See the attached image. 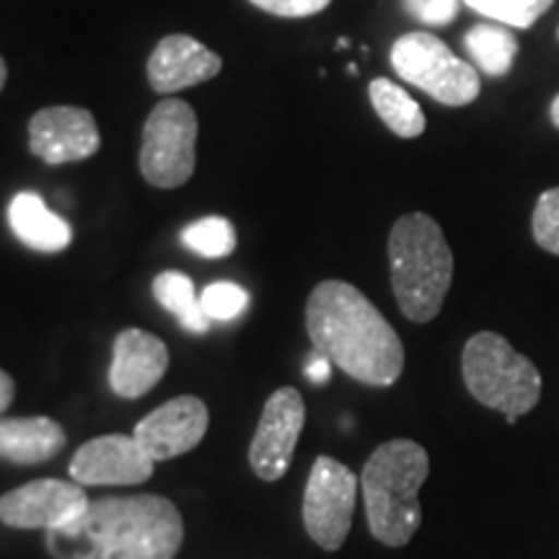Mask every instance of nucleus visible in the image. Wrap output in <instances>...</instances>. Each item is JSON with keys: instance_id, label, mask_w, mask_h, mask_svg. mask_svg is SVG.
Wrapping results in <instances>:
<instances>
[{"instance_id": "f257e3e1", "label": "nucleus", "mask_w": 559, "mask_h": 559, "mask_svg": "<svg viewBox=\"0 0 559 559\" xmlns=\"http://www.w3.org/2000/svg\"><path fill=\"white\" fill-rule=\"evenodd\" d=\"M306 330L317 353L349 379L373 389L394 386L404 370V345L386 317L355 285L324 280L306 304Z\"/></svg>"}, {"instance_id": "f03ea898", "label": "nucleus", "mask_w": 559, "mask_h": 559, "mask_svg": "<svg viewBox=\"0 0 559 559\" xmlns=\"http://www.w3.org/2000/svg\"><path fill=\"white\" fill-rule=\"evenodd\" d=\"M181 542L185 521L160 495L96 498L81 519L47 531L55 559H174Z\"/></svg>"}, {"instance_id": "7ed1b4c3", "label": "nucleus", "mask_w": 559, "mask_h": 559, "mask_svg": "<svg viewBox=\"0 0 559 559\" xmlns=\"http://www.w3.org/2000/svg\"><path fill=\"white\" fill-rule=\"evenodd\" d=\"M430 474V456L409 438H394L370 453L360 474L368 528L383 547H407L423 526L419 487Z\"/></svg>"}, {"instance_id": "20e7f679", "label": "nucleus", "mask_w": 559, "mask_h": 559, "mask_svg": "<svg viewBox=\"0 0 559 559\" xmlns=\"http://www.w3.org/2000/svg\"><path fill=\"white\" fill-rule=\"evenodd\" d=\"M389 267L404 317L415 324L436 319L453 283V251L438 221L425 213L402 215L389 234Z\"/></svg>"}, {"instance_id": "39448f33", "label": "nucleus", "mask_w": 559, "mask_h": 559, "mask_svg": "<svg viewBox=\"0 0 559 559\" xmlns=\"http://www.w3.org/2000/svg\"><path fill=\"white\" fill-rule=\"evenodd\" d=\"M464 386L481 407L523 417L542 400V373L498 332L469 337L461 353Z\"/></svg>"}, {"instance_id": "423d86ee", "label": "nucleus", "mask_w": 559, "mask_h": 559, "mask_svg": "<svg viewBox=\"0 0 559 559\" xmlns=\"http://www.w3.org/2000/svg\"><path fill=\"white\" fill-rule=\"evenodd\" d=\"M391 66L402 81L412 83L445 107H466L479 96V73L456 58L443 39L428 32L404 34L391 47Z\"/></svg>"}, {"instance_id": "0eeeda50", "label": "nucleus", "mask_w": 559, "mask_h": 559, "mask_svg": "<svg viewBox=\"0 0 559 559\" xmlns=\"http://www.w3.org/2000/svg\"><path fill=\"white\" fill-rule=\"evenodd\" d=\"M198 115L187 102H158L145 120L140 174L158 190L187 185L198 164Z\"/></svg>"}, {"instance_id": "6e6552de", "label": "nucleus", "mask_w": 559, "mask_h": 559, "mask_svg": "<svg viewBox=\"0 0 559 559\" xmlns=\"http://www.w3.org/2000/svg\"><path fill=\"white\" fill-rule=\"evenodd\" d=\"M360 477L332 456L313 461L304 492V526L313 544L324 551H337L353 528Z\"/></svg>"}, {"instance_id": "1a4fd4ad", "label": "nucleus", "mask_w": 559, "mask_h": 559, "mask_svg": "<svg viewBox=\"0 0 559 559\" xmlns=\"http://www.w3.org/2000/svg\"><path fill=\"white\" fill-rule=\"evenodd\" d=\"M306 425L304 394L293 386L277 389L264 404L249 445L251 472L262 481H277L290 469L293 453Z\"/></svg>"}, {"instance_id": "9d476101", "label": "nucleus", "mask_w": 559, "mask_h": 559, "mask_svg": "<svg viewBox=\"0 0 559 559\" xmlns=\"http://www.w3.org/2000/svg\"><path fill=\"white\" fill-rule=\"evenodd\" d=\"M91 506L79 481L37 479L0 498V521L11 528H60L81 519Z\"/></svg>"}, {"instance_id": "9b49d317", "label": "nucleus", "mask_w": 559, "mask_h": 559, "mask_svg": "<svg viewBox=\"0 0 559 559\" xmlns=\"http://www.w3.org/2000/svg\"><path fill=\"white\" fill-rule=\"evenodd\" d=\"M153 461L135 436L109 432L83 443L70 459V477L83 487H130L153 477Z\"/></svg>"}, {"instance_id": "f8f14e48", "label": "nucleus", "mask_w": 559, "mask_h": 559, "mask_svg": "<svg viewBox=\"0 0 559 559\" xmlns=\"http://www.w3.org/2000/svg\"><path fill=\"white\" fill-rule=\"evenodd\" d=\"M210 425L207 404L200 396H177L160 404L151 415L135 425V440L148 456L156 461H171L198 449Z\"/></svg>"}, {"instance_id": "ddd939ff", "label": "nucleus", "mask_w": 559, "mask_h": 559, "mask_svg": "<svg viewBox=\"0 0 559 559\" xmlns=\"http://www.w3.org/2000/svg\"><path fill=\"white\" fill-rule=\"evenodd\" d=\"M102 135L94 115L81 107L39 109L29 122V151L50 166L96 156Z\"/></svg>"}, {"instance_id": "4468645a", "label": "nucleus", "mask_w": 559, "mask_h": 559, "mask_svg": "<svg viewBox=\"0 0 559 559\" xmlns=\"http://www.w3.org/2000/svg\"><path fill=\"white\" fill-rule=\"evenodd\" d=\"M169 368V347L145 330H122L115 340L109 386L122 400H140L158 386Z\"/></svg>"}, {"instance_id": "2eb2a0df", "label": "nucleus", "mask_w": 559, "mask_h": 559, "mask_svg": "<svg viewBox=\"0 0 559 559\" xmlns=\"http://www.w3.org/2000/svg\"><path fill=\"white\" fill-rule=\"evenodd\" d=\"M223 70L221 55L207 50L190 34H169L148 58V81L156 94H177L215 79Z\"/></svg>"}, {"instance_id": "dca6fc26", "label": "nucleus", "mask_w": 559, "mask_h": 559, "mask_svg": "<svg viewBox=\"0 0 559 559\" xmlns=\"http://www.w3.org/2000/svg\"><path fill=\"white\" fill-rule=\"evenodd\" d=\"M66 428L52 417H0V459L11 464H45L66 449Z\"/></svg>"}, {"instance_id": "f3484780", "label": "nucleus", "mask_w": 559, "mask_h": 559, "mask_svg": "<svg viewBox=\"0 0 559 559\" xmlns=\"http://www.w3.org/2000/svg\"><path fill=\"white\" fill-rule=\"evenodd\" d=\"M9 223L21 243L34 251H66L73 241V228L52 213L37 192H19L9 205Z\"/></svg>"}, {"instance_id": "a211bd4d", "label": "nucleus", "mask_w": 559, "mask_h": 559, "mask_svg": "<svg viewBox=\"0 0 559 559\" xmlns=\"http://www.w3.org/2000/svg\"><path fill=\"white\" fill-rule=\"evenodd\" d=\"M464 47L469 52L485 75H492V79H506L513 68L515 55H519V39L515 34L506 29V24H477L466 32Z\"/></svg>"}, {"instance_id": "6ab92c4d", "label": "nucleus", "mask_w": 559, "mask_h": 559, "mask_svg": "<svg viewBox=\"0 0 559 559\" xmlns=\"http://www.w3.org/2000/svg\"><path fill=\"white\" fill-rule=\"evenodd\" d=\"M370 104L381 122L400 138H419L425 132V111L402 86L389 79H373L368 86Z\"/></svg>"}, {"instance_id": "aec40b11", "label": "nucleus", "mask_w": 559, "mask_h": 559, "mask_svg": "<svg viewBox=\"0 0 559 559\" xmlns=\"http://www.w3.org/2000/svg\"><path fill=\"white\" fill-rule=\"evenodd\" d=\"M181 243L205 260H223L236 249V228L228 218L210 215L181 230Z\"/></svg>"}, {"instance_id": "412c9836", "label": "nucleus", "mask_w": 559, "mask_h": 559, "mask_svg": "<svg viewBox=\"0 0 559 559\" xmlns=\"http://www.w3.org/2000/svg\"><path fill=\"white\" fill-rule=\"evenodd\" d=\"M472 11L495 19L498 24L528 29L551 9L555 0H464Z\"/></svg>"}, {"instance_id": "4be33fe9", "label": "nucleus", "mask_w": 559, "mask_h": 559, "mask_svg": "<svg viewBox=\"0 0 559 559\" xmlns=\"http://www.w3.org/2000/svg\"><path fill=\"white\" fill-rule=\"evenodd\" d=\"M153 296L166 311L181 319L185 313H190L194 306L200 304V298L194 296V283L192 277H187L185 272L166 270L153 280Z\"/></svg>"}, {"instance_id": "5701e85b", "label": "nucleus", "mask_w": 559, "mask_h": 559, "mask_svg": "<svg viewBox=\"0 0 559 559\" xmlns=\"http://www.w3.org/2000/svg\"><path fill=\"white\" fill-rule=\"evenodd\" d=\"M200 306L213 321L239 319L249 306V293L236 283H213L202 290Z\"/></svg>"}, {"instance_id": "b1692460", "label": "nucleus", "mask_w": 559, "mask_h": 559, "mask_svg": "<svg viewBox=\"0 0 559 559\" xmlns=\"http://www.w3.org/2000/svg\"><path fill=\"white\" fill-rule=\"evenodd\" d=\"M531 234L544 251L559 257V187H551L536 200Z\"/></svg>"}, {"instance_id": "393cba45", "label": "nucleus", "mask_w": 559, "mask_h": 559, "mask_svg": "<svg viewBox=\"0 0 559 559\" xmlns=\"http://www.w3.org/2000/svg\"><path fill=\"white\" fill-rule=\"evenodd\" d=\"M461 0H404V11L428 26H449L459 16Z\"/></svg>"}, {"instance_id": "a878e982", "label": "nucleus", "mask_w": 559, "mask_h": 559, "mask_svg": "<svg viewBox=\"0 0 559 559\" xmlns=\"http://www.w3.org/2000/svg\"><path fill=\"white\" fill-rule=\"evenodd\" d=\"M257 9L283 19H306L313 13H321L332 0H251Z\"/></svg>"}, {"instance_id": "bb28decb", "label": "nucleus", "mask_w": 559, "mask_h": 559, "mask_svg": "<svg viewBox=\"0 0 559 559\" xmlns=\"http://www.w3.org/2000/svg\"><path fill=\"white\" fill-rule=\"evenodd\" d=\"M306 379H309L311 383H317V386H324V383L332 379V360L326 358V355H321L313 349L311 358L306 360Z\"/></svg>"}, {"instance_id": "cd10ccee", "label": "nucleus", "mask_w": 559, "mask_h": 559, "mask_svg": "<svg viewBox=\"0 0 559 559\" xmlns=\"http://www.w3.org/2000/svg\"><path fill=\"white\" fill-rule=\"evenodd\" d=\"M13 396H16V383H13L11 373H5V370L0 368V415L11 407Z\"/></svg>"}, {"instance_id": "c85d7f7f", "label": "nucleus", "mask_w": 559, "mask_h": 559, "mask_svg": "<svg viewBox=\"0 0 559 559\" xmlns=\"http://www.w3.org/2000/svg\"><path fill=\"white\" fill-rule=\"evenodd\" d=\"M549 117H551V124H555V128L559 130V94L555 96V102H551V107H549Z\"/></svg>"}, {"instance_id": "c756f323", "label": "nucleus", "mask_w": 559, "mask_h": 559, "mask_svg": "<svg viewBox=\"0 0 559 559\" xmlns=\"http://www.w3.org/2000/svg\"><path fill=\"white\" fill-rule=\"evenodd\" d=\"M5 81H9V68H5V60L0 58V91H3Z\"/></svg>"}, {"instance_id": "7c9ffc66", "label": "nucleus", "mask_w": 559, "mask_h": 559, "mask_svg": "<svg viewBox=\"0 0 559 559\" xmlns=\"http://www.w3.org/2000/svg\"><path fill=\"white\" fill-rule=\"evenodd\" d=\"M515 419H519V417H513V415H506V423H508V425H515Z\"/></svg>"}, {"instance_id": "2f4dec72", "label": "nucleus", "mask_w": 559, "mask_h": 559, "mask_svg": "<svg viewBox=\"0 0 559 559\" xmlns=\"http://www.w3.org/2000/svg\"><path fill=\"white\" fill-rule=\"evenodd\" d=\"M557 39H559V29H557Z\"/></svg>"}]
</instances>
